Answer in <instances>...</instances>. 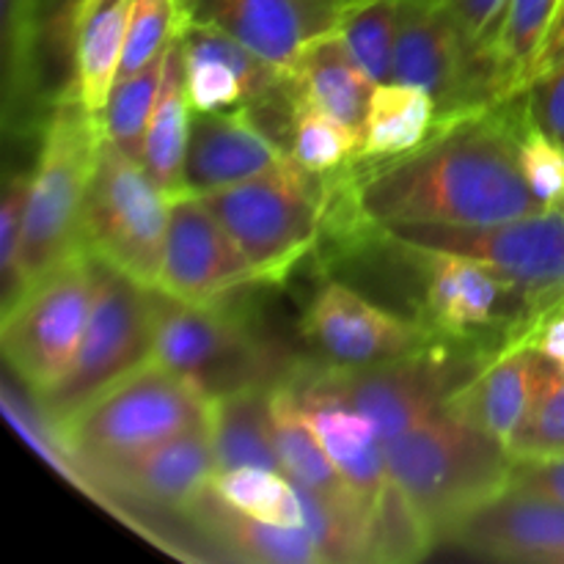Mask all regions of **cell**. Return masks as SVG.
Wrapping results in <instances>:
<instances>
[{
	"label": "cell",
	"instance_id": "obj_5",
	"mask_svg": "<svg viewBox=\"0 0 564 564\" xmlns=\"http://www.w3.org/2000/svg\"><path fill=\"white\" fill-rule=\"evenodd\" d=\"M380 240L408 253L474 259L521 290L545 319L564 308V204L482 226L386 224Z\"/></svg>",
	"mask_w": 564,
	"mask_h": 564
},
{
	"label": "cell",
	"instance_id": "obj_29",
	"mask_svg": "<svg viewBox=\"0 0 564 564\" xmlns=\"http://www.w3.org/2000/svg\"><path fill=\"white\" fill-rule=\"evenodd\" d=\"M438 121V102L430 91L408 83L383 80L369 99L356 163H378L416 149Z\"/></svg>",
	"mask_w": 564,
	"mask_h": 564
},
{
	"label": "cell",
	"instance_id": "obj_37",
	"mask_svg": "<svg viewBox=\"0 0 564 564\" xmlns=\"http://www.w3.org/2000/svg\"><path fill=\"white\" fill-rule=\"evenodd\" d=\"M512 460L564 455V367L545 361L527 419L507 444Z\"/></svg>",
	"mask_w": 564,
	"mask_h": 564
},
{
	"label": "cell",
	"instance_id": "obj_31",
	"mask_svg": "<svg viewBox=\"0 0 564 564\" xmlns=\"http://www.w3.org/2000/svg\"><path fill=\"white\" fill-rule=\"evenodd\" d=\"M290 97V154L308 174L345 171L361 154V138L345 121L301 97Z\"/></svg>",
	"mask_w": 564,
	"mask_h": 564
},
{
	"label": "cell",
	"instance_id": "obj_6",
	"mask_svg": "<svg viewBox=\"0 0 564 564\" xmlns=\"http://www.w3.org/2000/svg\"><path fill=\"white\" fill-rule=\"evenodd\" d=\"M262 284H279L323 235V176L295 160L279 169L202 196Z\"/></svg>",
	"mask_w": 564,
	"mask_h": 564
},
{
	"label": "cell",
	"instance_id": "obj_14",
	"mask_svg": "<svg viewBox=\"0 0 564 564\" xmlns=\"http://www.w3.org/2000/svg\"><path fill=\"white\" fill-rule=\"evenodd\" d=\"M207 422L130 457L94 466L91 471L127 499L185 516L218 477Z\"/></svg>",
	"mask_w": 564,
	"mask_h": 564
},
{
	"label": "cell",
	"instance_id": "obj_25",
	"mask_svg": "<svg viewBox=\"0 0 564 564\" xmlns=\"http://www.w3.org/2000/svg\"><path fill=\"white\" fill-rule=\"evenodd\" d=\"M209 540L231 556L259 564H323L312 534L303 527H279L231 510L213 488L185 512Z\"/></svg>",
	"mask_w": 564,
	"mask_h": 564
},
{
	"label": "cell",
	"instance_id": "obj_16",
	"mask_svg": "<svg viewBox=\"0 0 564 564\" xmlns=\"http://www.w3.org/2000/svg\"><path fill=\"white\" fill-rule=\"evenodd\" d=\"M290 149L270 135L251 113V105L198 113L193 110L185 160V193L207 196L262 176L290 160Z\"/></svg>",
	"mask_w": 564,
	"mask_h": 564
},
{
	"label": "cell",
	"instance_id": "obj_17",
	"mask_svg": "<svg viewBox=\"0 0 564 564\" xmlns=\"http://www.w3.org/2000/svg\"><path fill=\"white\" fill-rule=\"evenodd\" d=\"M185 47L187 99L198 113L257 105L284 91V72L209 22L187 20Z\"/></svg>",
	"mask_w": 564,
	"mask_h": 564
},
{
	"label": "cell",
	"instance_id": "obj_41",
	"mask_svg": "<svg viewBox=\"0 0 564 564\" xmlns=\"http://www.w3.org/2000/svg\"><path fill=\"white\" fill-rule=\"evenodd\" d=\"M523 99L529 119L564 147V66L534 77L523 91Z\"/></svg>",
	"mask_w": 564,
	"mask_h": 564
},
{
	"label": "cell",
	"instance_id": "obj_43",
	"mask_svg": "<svg viewBox=\"0 0 564 564\" xmlns=\"http://www.w3.org/2000/svg\"><path fill=\"white\" fill-rule=\"evenodd\" d=\"M83 0H39V28H42V53L53 61L72 55V28H75L77 6Z\"/></svg>",
	"mask_w": 564,
	"mask_h": 564
},
{
	"label": "cell",
	"instance_id": "obj_24",
	"mask_svg": "<svg viewBox=\"0 0 564 564\" xmlns=\"http://www.w3.org/2000/svg\"><path fill=\"white\" fill-rule=\"evenodd\" d=\"M191 20L220 28L281 72L317 33L295 0H196Z\"/></svg>",
	"mask_w": 564,
	"mask_h": 564
},
{
	"label": "cell",
	"instance_id": "obj_36",
	"mask_svg": "<svg viewBox=\"0 0 564 564\" xmlns=\"http://www.w3.org/2000/svg\"><path fill=\"white\" fill-rule=\"evenodd\" d=\"M163 66L165 53L149 66H143V69L119 77L113 91H110L108 108L99 116L102 135L113 141L116 147L138 154V158H141L147 124L160 97V86H163Z\"/></svg>",
	"mask_w": 564,
	"mask_h": 564
},
{
	"label": "cell",
	"instance_id": "obj_20",
	"mask_svg": "<svg viewBox=\"0 0 564 564\" xmlns=\"http://www.w3.org/2000/svg\"><path fill=\"white\" fill-rule=\"evenodd\" d=\"M286 383L295 391L297 402H301L303 413H306L308 424L317 433L319 444L325 446L330 460L341 471V477L369 501L375 505L380 488L389 479V468H386V452L383 438H380L378 427L367 413L356 411L350 402L341 397L330 394V391L319 389V386L308 383L306 378L290 369V375H281Z\"/></svg>",
	"mask_w": 564,
	"mask_h": 564
},
{
	"label": "cell",
	"instance_id": "obj_39",
	"mask_svg": "<svg viewBox=\"0 0 564 564\" xmlns=\"http://www.w3.org/2000/svg\"><path fill=\"white\" fill-rule=\"evenodd\" d=\"M521 171L543 207L564 204V147L545 135L529 113L521 132Z\"/></svg>",
	"mask_w": 564,
	"mask_h": 564
},
{
	"label": "cell",
	"instance_id": "obj_7",
	"mask_svg": "<svg viewBox=\"0 0 564 564\" xmlns=\"http://www.w3.org/2000/svg\"><path fill=\"white\" fill-rule=\"evenodd\" d=\"M154 306L158 292L152 286L138 284L94 257V303L75 361L64 380L36 400L50 424L66 419L99 391L152 361Z\"/></svg>",
	"mask_w": 564,
	"mask_h": 564
},
{
	"label": "cell",
	"instance_id": "obj_49",
	"mask_svg": "<svg viewBox=\"0 0 564 564\" xmlns=\"http://www.w3.org/2000/svg\"><path fill=\"white\" fill-rule=\"evenodd\" d=\"M345 3H350V0H336V6H345Z\"/></svg>",
	"mask_w": 564,
	"mask_h": 564
},
{
	"label": "cell",
	"instance_id": "obj_26",
	"mask_svg": "<svg viewBox=\"0 0 564 564\" xmlns=\"http://www.w3.org/2000/svg\"><path fill=\"white\" fill-rule=\"evenodd\" d=\"M3 36V127L25 132L42 116L44 53L39 0H0Z\"/></svg>",
	"mask_w": 564,
	"mask_h": 564
},
{
	"label": "cell",
	"instance_id": "obj_2",
	"mask_svg": "<svg viewBox=\"0 0 564 564\" xmlns=\"http://www.w3.org/2000/svg\"><path fill=\"white\" fill-rule=\"evenodd\" d=\"M102 124L83 108L75 88L55 97L31 171L20 248V292L86 251L83 218L97 169Z\"/></svg>",
	"mask_w": 564,
	"mask_h": 564
},
{
	"label": "cell",
	"instance_id": "obj_27",
	"mask_svg": "<svg viewBox=\"0 0 564 564\" xmlns=\"http://www.w3.org/2000/svg\"><path fill=\"white\" fill-rule=\"evenodd\" d=\"M270 413H273L275 449H279L281 466H284V474L292 482L303 485V488L314 490V494L325 496V499L336 501V505L372 507L341 477V471L330 460L314 427L308 424L295 391H292V386L284 378L273 383Z\"/></svg>",
	"mask_w": 564,
	"mask_h": 564
},
{
	"label": "cell",
	"instance_id": "obj_28",
	"mask_svg": "<svg viewBox=\"0 0 564 564\" xmlns=\"http://www.w3.org/2000/svg\"><path fill=\"white\" fill-rule=\"evenodd\" d=\"M191 119L193 105L187 99L185 83V47L182 33L165 50L163 86L154 102L152 119L143 135L141 160L149 174L171 198L185 193V160L187 143H191Z\"/></svg>",
	"mask_w": 564,
	"mask_h": 564
},
{
	"label": "cell",
	"instance_id": "obj_45",
	"mask_svg": "<svg viewBox=\"0 0 564 564\" xmlns=\"http://www.w3.org/2000/svg\"><path fill=\"white\" fill-rule=\"evenodd\" d=\"M560 66H564V0L560 6V14H556L554 25H551L549 36H545L543 50H540L538 61H534V69H532V77H529V83H532L538 75H543V72L560 69Z\"/></svg>",
	"mask_w": 564,
	"mask_h": 564
},
{
	"label": "cell",
	"instance_id": "obj_46",
	"mask_svg": "<svg viewBox=\"0 0 564 564\" xmlns=\"http://www.w3.org/2000/svg\"><path fill=\"white\" fill-rule=\"evenodd\" d=\"M529 345H534L540 352H545L551 361L562 364L564 367V308H560L556 314H551V317L534 330Z\"/></svg>",
	"mask_w": 564,
	"mask_h": 564
},
{
	"label": "cell",
	"instance_id": "obj_33",
	"mask_svg": "<svg viewBox=\"0 0 564 564\" xmlns=\"http://www.w3.org/2000/svg\"><path fill=\"white\" fill-rule=\"evenodd\" d=\"M402 3L405 0H350L336 11V33L375 83L391 80Z\"/></svg>",
	"mask_w": 564,
	"mask_h": 564
},
{
	"label": "cell",
	"instance_id": "obj_9",
	"mask_svg": "<svg viewBox=\"0 0 564 564\" xmlns=\"http://www.w3.org/2000/svg\"><path fill=\"white\" fill-rule=\"evenodd\" d=\"M94 303V257L83 251L28 284L0 314V347L33 397H44L69 372Z\"/></svg>",
	"mask_w": 564,
	"mask_h": 564
},
{
	"label": "cell",
	"instance_id": "obj_23",
	"mask_svg": "<svg viewBox=\"0 0 564 564\" xmlns=\"http://www.w3.org/2000/svg\"><path fill=\"white\" fill-rule=\"evenodd\" d=\"M132 0H83L72 28V66L75 94L83 108L99 119L121 72L127 20Z\"/></svg>",
	"mask_w": 564,
	"mask_h": 564
},
{
	"label": "cell",
	"instance_id": "obj_3",
	"mask_svg": "<svg viewBox=\"0 0 564 564\" xmlns=\"http://www.w3.org/2000/svg\"><path fill=\"white\" fill-rule=\"evenodd\" d=\"M383 452L389 477L411 496L438 540L468 512L510 488L512 457L507 446L449 408L386 441Z\"/></svg>",
	"mask_w": 564,
	"mask_h": 564
},
{
	"label": "cell",
	"instance_id": "obj_12",
	"mask_svg": "<svg viewBox=\"0 0 564 564\" xmlns=\"http://www.w3.org/2000/svg\"><path fill=\"white\" fill-rule=\"evenodd\" d=\"M303 334L325 361L339 367L402 361L433 350L438 339L427 323L386 312L339 281H325L314 292L303 317Z\"/></svg>",
	"mask_w": 564,
	"mask_h": 564
},
{
	"label": "cell",
	"instance_id": "obj_4",
	"mask_svg": "<svg viewBox=\"0 0 564 564\" xmlns=\"http://www.w3.org/2000/svg\"><path fill=\"white\" fill-rule=\"evenodd\" d=\"M207 419V391L152 358L55 422L53 430L75 460L94 468L163 444Z\"/></svg>",
	"mask_w": 564,
	"mask_h": 564
},
{
	"label": "cell",
	"instance_id": "obj_22",
	"mask_svg": "<svg viewBox=\"0 0 564 564\" xmlns=\"http://www.w3.org/2000/svg\"><path fill=\"white\" fill-rule=\"evenodd\" d=\"M275 380L237 386L209 397V438L218 474L231 468H273L284 471L273 438L270 394Z\"/></svg>",
	"mask_w": 564,
	"mask_h": 564
},
{
	"label": "cell",
	"instance_id": "obj_44",
	"mask_svg": "<svg viewBox=\"0 0 564 564\" xmlns=\"http://www.w3.org/2000/svg\"><path fill=\"white\" fill-rule=\"evenodd\" d=\"M510 488L532 490L564 505V455L534 457V460H512Z\"/></svg>",
	"mask_w": 564,
	"mask_h": 564
},
{
	"label": "cell",
	"instance_id": "obj_47",
	"mask_svg": "<svg viewBox=\"0 0 564 564\" xmlns=\"http://www.w3.org/2000/svg\"><path fill=\"white\" fill-rule=\"evenodd\" d=\"M295 3L301 6L303 11H306V17L312 20L314 31H317V33L334 28L336 11H339L336 0H295Z\"/></svg>",
	"mask_w": 564,
	"mask_h": 564
},
{
	"label": "cell",
	"instance_id": "obj_19",
	"mask_svg": "<svg viewBox=\"0 0 564 564\" xmlns=\"http://www.w3.org/2000/svg\"><path fill=\"white\" fill-rule=\"evenodd\" d=\"M545 361L549 356L529 341L507 347L496 358L485 361L449 397L446 408L463 422L507 446L532 408Z\"/></svg>",
	"mask_w": 564,
	"mask_h": 564
},
{
	"label": "cell",
	"instance_id": "obj_15",
	"mask_svg": "<svg viewBox=\"0 0 564 564\" xmlns=\"http://www.w3.org/2000/svg\"><path fill=\"white\" fill-rule=\"evenodd\" d=\"M444 540L488 560L554 564L564 554V505L507 488L468 512Z\"/></svg>",
	"mask_w": 564,
	"mask_h": 564
},
{
	"label": "cell",
	"instance_id": "obj_48",
	"mask_svg": "<svg viewBox=\"0 0 564 564\" xmlns=\"http://www.w3.org/2000/svg\"><path fill=\"white\" fill-rule=\"evenodd\" d=\"M182 3H185L187 11H193V6H196V0H182Z\"/></svg>",
	"mask_w": 564,
	"mask_h": 564
},
{
	"label": "cell",
	"instance_id": "obj_13",
	"mask_svg": "<svg viewBox=\"0 0 564 564\" xmlns=\"http://www.w3.org/2000/svg\"><path fill=\"white\" fill-rule=\"evenodd\" d=\"M262 284L209 204L196 193L171 198L163 264L154 290L185 303L229 301Z\"/></svg>",
	"mask_w": 564,
	"mask_h": 564
},
{
	"label": "cell",
	"instance_id": "obj_10",
	"mask_svg": "<svg viewBox=\"0 0 564 564\" xmlns=\"http://www.w3.org/2000/svg\"><path fill=\"white\" fill-rule=\"evenodd\" d=\"M154 361L191 378L209 397L270 380L273 367L270 350L229 301L185 303L163 292L154 306Z\"/></svg>",
	"mask_w": 564,
	"mask_h": 564
},
{
	"label": "cell",
	"instance_id": "obj_11",
	"mask_svg": "<svg viewBox=\"0 0 564 564\" xmlns=\"http://www.w3.org/2000/svg\"><path fill=\"white\" fill-rule=\"evenodd\" d=\"M295 372L308 383L350 402L356 411L367 413L383 444L446 411L449 397L466 383V378L457 380L455 369L430 356V350L375 367L325 364V367H295Z\"/></svg>",
	"mask_w": 564,
	"mask_h": 564
},
{
	"label": "cell",
	"instance_id": "obj_34",
	"mask_svg": "<svg viewBox=\"0 0 564 564\" xmlns=\"http://www.w3.org/2000/svg\"><path fill=\"white\" fill-rule=\"evenodd\" d=\"M213 490L248 518L279 527H303V507L297 485L273 468H231L215 477Z\"/></svg>",
	"mask_w": 564,
	"mask_h": 564
},
{
	"label": "cell",
	"instance_id": "obj_42",
	"mask_svg": "<svg viewBox=\"0 0 564 564\" xmlns=\"http://www.w3.org/2000/svg\"><path fill=\"white\" fill-rule=\"evenodd\" d=\"M444 6L455 17L468 44L490 55V44H494L499 22L505 17L507 0H444Z\"/></svg>",
	"mask_w": 564,
	"mask_h": 564
},
{
	"label": "cell",
	"instance_id": "obj_38",
	"mask_svg": "<svg viewBox=\"0 0 564 564\" xmlns=\"http://www.w3.org/2000/svg\"><path fill=\"white\" fill-rule=\"evenodd\" d=\"M187 20H191V11L182 0H132L119 77L132 75L158 61L169 50V44L185 31Z\"/></svg>",
	"mask_w": 564,
	"mask_h": 564
},
{
	"label": "cell",
	"instance_id": "obj_40",
	"mask_svg": "<svg viewBox=\"0 0 564 564\" xmlns=\"http://www.w3.org/2000/svg\"><path fill=\"white\" fill-rule=\"evenodd\" d=\"M31 191V174L20 171L6 180L0 204V275H3V306L20 295V248L25 229V204Z\"/></svg>",
	"mask_w": 564,
	"mask_h": 564
},
{
	"label": "cell",
	"instance_id": "obj_35",
	"mask_svg": "<svg viewBox=\"0 0 564 564\" xmlns=\"http://www.w3.org/2000/svg\"><path fill=\"white\" fill-rule=\"evenodd\" d=\"M297 496L303 507V529L312 534L323 564L369 562L372 507L336 505L303 485H297Z\"/></svg>",
	"mask_w": 564,
	"mask_h": 564
},
{
	"label": "cell",
	"instance_id": "obj_30",
	"mask_svg": "<svg viewBox=\"0 0 564 564\" xmlns=\"http://www.w3.org/2000/svg\"><path fill=\"white\" fill-rule=\"evenodd\" d=\"M560 6L562 0H507L505 17L490 44L501 99L521 97L527 91L534 61L560 14Z\"/></svg>",
	"mask_w": 564,
	"mask_h": 564
},
{
	"label": "cell",
	"instance_id": "obj_1",
	"mask_svg": "<svg viewBox=\"0 0 564 564\" xmlns=\"http://www.w3.org/2000/svg\"><path fill=\"white\" fill-rule=\"evenodd\" d=\"M527 99L444 113L408 154L352 171L358 207L386 224L482 226L543 213L521 171ZM358 163H352L356 169Z\"/></svg>",
	"mask_w": 564,
	"mask_h": 564
},
{
	"label": "cell",
	"instance_id": "obj_21",
	"mask_svg": "<svg viewBox=\"0 0 564 564\" xmlns=\"http://www.w3.org/2000/svg\"><path fill=\"white\" fill-rule=\"evenodd\" d=\"M284 86L292 97L314 102L345 121L361 138L369 99L378 83L352 58L336 28L312 33L284 72Z\"/></svg>",
	"mask_w": 564,
	"mask_h": 564
},
{
	"label": "cell",
	"instance_id": "obj_18",
	"mask_svg": "<svg viewBox=\"0 0 564 564\" xmlns=\"http://www.w3.org/2000/svg\"><path fill=\"white\" fill-rule=\"evenodd\" d=\"M413 257H422L427 268L424 306L430 317L427 325L438 336L468 339L499 323L501 312L516 306H521L538 323V328L543 325V317L529 303V297L485 264L455 253H413Z\"/></svg>",
	"mask_w": 564,
	"mask_h": 564
},
{
	"label": "cell",
	"instance_id": "obj_32",
	"mask_svg": "<svg viewBox=\"0 0 564 564\" xmlns=\"http://www.w3.org/2000/svg\"><path fill=\"white\" fill-rule=\"evenodd\" d=\"M435 543L438 534L411 496L391 477L386 479L369 518V562H419L433 551Z\"/></svg>",
	"mask_w": 564,
	"mask_h": 564
},
{
	"label": "cell",
	"instance_id": "obj_8",
	"mask_svg": "<svg viewBox=\"0 0 564 564\" xmlns=\"http://www.w3.org/2000/svg\"><path fill=\"white\" fill-rule=\"evenodd\" d=\"M171 196L143 160L102 135L83 218L86 251L143 286H158Z\"/></svg>",
	"mask_w": 564,
	"mask_h": 564
}]
</instances>
